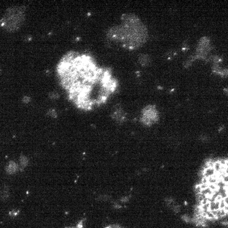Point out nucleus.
I'll return each mask as SVG.
<instances>
[{
    "label": "nucleus",
    "instance_id": "obj_1",
    "mask_svg": "<svg viewBox=\"0 0 228 228\" xmlns=\"http://www.w3.org/2000/svg\"><path fill=\"white\" fill-rule=\"evenodd\" d=\"M122 18V27L115 29L112 35L114 39L124 43L125 46L134 48L139 46L146 41L147 32L146 28L140 22L138 17L134 15H124Z\"/></svg>",
    "mask_w": 228,
    "mask_h": 228
},
{
    "label": "nucleus",
    "instance_id": "obj_2",
    "mask_svg": "<svg viewBox=\"0 0 228 228\" xmlns=\"http://www.w3.org/2000/svg\"><path fill=\"white\" fill-rule=\"evenodd\" d=\"M156 112H155L154 108H152L150 107L148 109L146 108L145 110L143 119L146 123H150L152 121H155V119H156Z\"/></svg>",
    "mask_w": 228,
    "mask_h": 228
},
{
    "label": "nucleus",
    "instance_id": "obj_3",
    "mask_svg": "<svg viewBox=\"0 0 228 228\" xmlns=\"http://www.w3.org/2000/svg\"><path fill=\"white\" fill-rule=\"evenodd\" d=\"M19 169L17 164L14 162H10L7 165L6 170V172L9 174H13Z\"/></svg>",
    "mask_w": 228,
    "mask_h": 228
},
{
    "label": "nucleus",
    "instance_id": "obj_4",
    "mask_svg": "<svg viewBox=\"0 0 228 228\" xmlns=\"http://www.w3.org/2000/svg\"><path fill=\"white\" fill-rule=\"evenodd\" d=\"M215 174H216V172L214 168H208V169L203 170V176L206 177L207 178L212 177V176H215Z\"/></svg>",
    "mask_w": 228,
    "mask_h": 228
},
{
    "label": "nucleus",
    "instance_id": "obj_5",
    "mask_svg": "<svg viewBox=\"0 0 228 228\" xmlns=\"http://www.w3.org/2000/svg\"><path fill=\"white\" fill-rule=\"evenodd\" d=\"M201 193H202V194H203V195H206L207 196H212L213 195V194H214V191H212V190H211L208 187V188L205 189V190H202V191H201Z\"/></svg>",
    "mask_w": 228,
    "mask_h": 228
},
{
    "label": "nucleus",
    "instance_id": "obj_6",
    "mask_svg": "<svg viewBox=\"0 0 228 228\" xmlns=\"http://www.w3.org/2000/svg\"><path fill=\"white\" fill-rule=\"evenodd\" d=\"M222 167V166L220 162L218 161V162H216L214 163V169H215L216 173H219L221 171Z\"/></svg>",
    "mask_w": 228,
    "mask_h": 228
},
{
    "label": "nucleus",
    "instance_id": "obj_7",
    "mask_svg": "<svg viewBox=\"0 0 228 228\" xmlns=\"http://www.w3.org/2000/svg\"><path fill=\"white\" fill-rule=\"evenodd\" d=\"M20 165L22 167H25V166H27V164L28 163L27 159H26L25 156H21L20 159Z\"/></svg>",
    "mask_w": 228,
    "mask_h": 228
},
{
    "label": "nucleus",
    "instance_id": "obj_8",
    "mask_svg": "<svg viewBox=\"0 0 228 228\" xmlns=\"http://www.w3.org/2000/svg\"><path fill=\"white\" fill-rule=\"evenodd\" d=\"M207 197V196L206 195H203V194H202V193H200V194H198V195H197V199H198V202H199L200 203L201 201L205 199V198H206Z\"/></svg>",
    "mask_w": 228,
    "mask_h": 228
},
{
    "label": "nucleus",
    "instance_id": "obj_9",
    "mask_svg": "<svg viewBox=\"0 0 228 228\" xmlns=\"http://www.w3.org/2000/svg\"><path fill=\"white\" fill-rule=\"evenodd\" d=\"M208 188L210 189L211 190H212L214 192L218 191V190H219V188H218V186H217V184H208Z\"/></svg>",
    "mask_w": 228,
    "mask_h": 228
},
{
    "label": "nucleus",
    "instance_id": "obj_10",
    "mask_svg": "<svg viewBox=\"0 0 228 228\" xmlns=\"http://www.w3.org/2000/svg\"><path fill=\"white\" fill-rule=\"evenodd\" d=\"M207 219H211V220H212V219H215V217L214 216V215L213 214V213H212L211 211L208 210V212H207Z\"/></svg>",
    "mask_w": 228,
    "mask_h": 228
},
{
    "label": "nucleus",
    "instance_id": "obj_11",
    "mask_svg": "<svg viewBox=\"0 0 228 228\" xmlns=\"http://www.w3.org/2000/svg\"><path fill=\"white\" fill-rule=\"evenodd\" d=\"M195 191H196V193L197 195H198V194H200V193H201V191H202V190H201V188H200V184H199V185L196 186Z\"/></svg>",
    "mask_w": 228,
    "mask_h": 228
},
{
    "label": "nucleus",
    "instance_id": "obj_12",
    "mask_svg": "<svg viewBox=\"0 0 228 228\" xmlns=\"http://www.w3.org/2000/svg\"><path fill=\"white\" fill-rule=\"evenodd\" d=\"M200 184H208V178H207L206 177H204V176H203L202 179H201V180Z\"/></svg>",
    "mask_w": 228,
    "mask_h": 228
},
{
    "label": "nucleus",
    "instance_id": "obj_13",
    "mask_svg": "<svg viewBox=\"0 0 228 228\" xmlns=\"http://www.w3.org/2000/svg\"><path fill=\"white\" fill-rule=\"evenodd\" d=\"M226 206V203H225L224 200V199L220 201V209H224Z\"/></svg>",
    "mask_w": 228,
    "mask_h": 228
},
{
    "label": "nucleus",
    "instance_id": "obj_14",
    "mask_svg": "<svg viewBox=\"0 0 228 228\" xmlns=\"http://www.w3.org/2000/svg\"><path fill=\"white\" fill-rule=\"evenodd\" d=\"M105 228H124V227H122L121 226H119V225H110V226H108Z\"/></svg>",
    "mask_w": 228,
    "mask_h": 228
},
{
    "label": "nucleus",
    "instance_id": "obj_15",
    "mask_svg": "<svg viewBox=\"0 0 228 228\" xmlns=\"http://www.w3.org/2000/svg\"><path fill=\"white\" fill-rule=\"evenodd\" d=\"M207 203H208V200L207 197L206 198H205V199H204L203 200L201 201L200 203V205L201 206H203V205H206V204Z\"/></svg>",
    "mask_w": 228,
    "mask_h": 228
},
{
    "label": "nucleus",
    "instance_id": "obj_16",
    "mask_svg": "<svg viewBox=\"0 0 228 228\" xmlns=\"http://www.w3.org/2000/svg\"><path fill=\"white\" fill-rule=\"evenodd\" d=\"M200 188L201 190H203L208 188V184H200Z\"/></svg>",
    "mask_w": 228,
    "mask_h": 228
},
{
    "label": "nucleus",
    "instance_id": "obj_17",
    "mask_svg": "<svg viewBox=\"0 0 228 228\" xmlns=\"http://www.w3.org/2000/svg\"><path fill=\"white\" fill-rule=\"evenodd\" d=\"M220 163H221V164L222 165V166H226V162H227V160H220Z\"/></svg>",
    "mask_w": 228,
    "mask_h": 228
},
{
    "label": "nucleus",
    "instance_id": "obj_18",
    "mask_svg": "<svg viewBox=\"0 0 228 228\" xmlns=\"http://www.w3.org/2000/svg\"><path fill=\"white\" fill-rule=\"evenodd\" d=\"M222 200H223L222 199V196H221L220 195H219V196H218L216 198V201H221Z\"/></svg>",
    "mask_w": 228,
    "mask_h": 228
},
{
    "label": "nucleus",
    "instance_id": "obj_19",
    "mask_svg": "<svg viewBox=\"0 0 228 228\" xmlns=\"http://www.w3.org/2000/svg\"><path fill=\"white\" fill-rule=\"evenodd\" d=\"M224 202H225V203H226V205H228V196L226 197V198H225L224 199Z\"/></svg>",
    "mask_w": 228,
    "mask_h": 228
},
{
    "label": "nucleus",
    "instance_id": "obj_20",
    "mask_svg": "<svg viewBox=\"0 0 228 228\" xmlns=\"http://www.w3.org/2000/svg\"><path fill=\"white\" fill-rule=\"evenodd\" d=\"M224 209L225 211H226V212H227V214H228V205H226V206L225 207V208H224Z\"/></svg>",
    "mask_w": 228,
    "mask_h": 228
},
{
    "label": "nucleus",
    "instance_id": "obj_21",
    "mask_svg": "<svg viewBox=\"0 0 228 228\" xmlns=\"http://www.w3.org/2000/svg\"><path fill=\"white\" fill-rule=\"evenodd\" d=\"M224 172H225V174H226V176H228V169H227V168H226V169H225Z\"/></svg>",
    "mask_w": 228,
    "mask_h": 228
},
{
    "label": "nucleus",
    "instance_id": "obj_22",
    "mask_svg": "<svg viewBox=\"0 0 228 228\" xmlns=\"http://www.w3.org/2000/svg\"><path fill=\"white\" fill-rule=\"evenodd\" d=\"M64 228H79V227H78L77 226V227H66Z\"/></svg>",
    "mask_w": 228,
    "mask_h": 228
},
{
    "label": "nucleus",
    "instance_id": "obj_23",
    "mask_svg": "<svg viewBox=\"0 0 228 228\" xmlns=\"http://www.w3.org/2000/svg\"><path fill=\"white\" fill-rule=\"evenodd\" d=\"M226 168H227V169H228V161H227V162H226Z\"/></svg>",
    "mask_w": 228,
    "mask_h": 228
}]
</instances>
